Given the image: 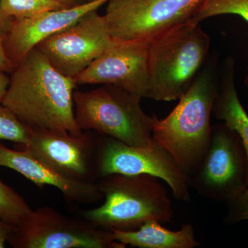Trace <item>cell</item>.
<instances>
[{
    "mask_svg": "<svg viewBox=\"0 0 248 248\" xmlns=\"http://www.w3.org/2000/svg\"><path fill=\"white\" fill-rule=\"evenodd\" d=\"M10 77L1 104L32 129L80 135L76 120L73 91L77 83L57 71L45 55L34 48Z\"/></svg>",
    "mask_w": 248,
    "mask_h": 248,
    "instance_id": "obj_1",
    "label": "cell"
},
{
    "mask_svg": "<svg viewBox=\"0 0 248 248\" xmlns=\"http://www.w3.org/2000/svg\"><path fill=\"white\" fill-rule=\"evenodd\" d=\"M217 89L215 62L207 61L174 110L163 120L154 115L153 138L189 176L198 169L210 146Z\"/></svg>",
    "mask_w": 248,
    "mask_h": 248,
    "instance_id": "obj_2",
    "label": "cell"
},
{
    "mask_svg": "<svg viewBox=\"0 0 248 248\" xmlns=\"http://www.w3.org/2000/svg\"><path fill=\"white\" fill-rule=\"evenodd\" d=\"M104 203L80 217L102 229L136 231L150 219L172 221L173 209L166 189L149 174H108L97 182Z\"/></svg>",
    "mask_w": 248,
    "mask_h": 248,
    "instance_id": "obj_3",
    "label": "cell"
},
{
    "mask_svg": "<svg viewBox=\"0 0 248 248\" xmlns=\"http://www.w3.org/2000/svg\"><path fill=\"white\" fill-rule=\"evenodd\" d=\"M210 40L200 24L187 22L149 42L147 97L156 101L179 99L205 66Z\"/></svg>",
    "mask_w": 248,
    "mask_h": 248,
    "instance_id": "obj_4",
    "label": "cell"
},
{
    "mask_svg": "<svg viewBox=\"0 0 248 248\" xmlns=\"http://www.w3.org/2000/svg\"><path fill=\"white\" fill-rule=\"evenodd\" d=\"M141 99L112 85L77 91L73 93L77 124L82 131L93 130L130 146H148L155 117L145 113Z\"/></svg>",
    "mask_w": 248,
    "mask_h": 248,
    "instance_id": "obj_5",
    "label": "cell"
},
{
    "mask_svg": "<svg viewBox=\"0 0 248 248\" xmlns=\"http://www.w3.org/2000/svg\"><path fill=\"white\" fill-rule=\"evenodd\" d=\"M8 244L14 248H126L116 241L112 231L48 206L31 210L13 228Z\"/></svg>",
    "mask_w": 248,
    "mask_h": 248,
    "instance_id": "obj_6",
    "label": "cell"
},
{
    "mask_svg": "<svg viewBox=\"0 0 248 248\" xmlns=\"http://www.w3.org/2000/svg\"><path fill=\"white\" fill-rule=\"evenodd\" d=\"M190 188L205 198L227 203L248 187V161L239 135L224 122L212 125L210 146L190 175Z\"/></svg>",
    "mask_w": 248,
    "mask_h": 248,
    "instance_id": "obj_7",
    "label": "cell"
},
{
    "mask_svg": "<svg viewBox=\"0 0 248 248\" xmlns=\"http://www.w3.org/2000/svg\"><path fill=\"white\" fill-rule=\"evenodd\" d=\"M206 0H108L104 17L109 33L120 41L151 42L191 22Z\"/></svg>",
    "mask_w": 248,
    "mask_h": 248,
    "instance_id": "obj_8",
    "label": "cell"
},
{
    "mask_svg": "<svg viewBox=\"0 0 248 248\" xmlns=\"http://www.w3.org/2000/svg\"><path fill=\"white\" fill-rule=\"evenodd\" d=\"M98 173L149 174L164 181L174 198L190 200V176L153 138L148 146H133L99 134Z\"/></svg>",
    "mask_w": 248,
    "mask_h": 248,
    "instance_id": "obj_9",
    "label": "cell"
},
{
    "mask_svg": "<svg viewBox=\"0 0 248 248\" xmlns=\"http://www.w3.org/2000/svg\"><path fill=\"white\" fill-rule=\"evenodd\" d=\"M104 16L93 10L35 47L58 72L76 78L113 43Z\"/></svg>",
    "mask_w": 248,
    "mask_h": 248,
    "instance_id": "obj_10",
    "label": "cell"
},
{
    "mask_svg": "<svg viewBox=\"0 0 248 248\" xmlns=\"http://www.w3.org/2000/svg\"><path fill=\"white\" fill-rule=\"evenodd\" d=\"M99 134L84 130L80 135L32 129L24 148L67 178L97 183Z\"/></svg>",
    "mask_w": 248,
    "mask_h": 248,
    "instance_id": "obj_11",
    "label": "cell"
},
{
    "mask_svg": "<svg viewBox=\"0 0 248 248\" xmlns=\"http://www.w3.org/2000/svg\"><path fill=\"white\" fill-rule=\"evenodd\" d=\"M148 42L120 41L75 78L78 85H112L142 98L148 91Z\"/></svg>",
    "mask_w": 248,
    "mask_h": 248,
    "instance_id": "obj_12",
    "label": "cell"
},
{
    "mask_svg": "<svg viewBox=\"0 0 248 248\" xmlns=\"http://www.w3.org/2000/svg\"><path fill=\"white\" fill-rule=\"evenodd\" d=\"M108 0H91L60 10L46 11L25 19H14L5 35L4 48L8 58L17 66L32 49L42 41L63 30Z\"/></svg>",
    "mask_w": 248,
    "mask_h": 248,
    "instance_id": "obj_13",
    "label": "cell"
},
{
    "mask_svg": "<svg viewBox=\"0 0 248 248\" xmlns=\"http://www.w3.org/2000/svg\"><path fill=\"white\" fill-rule=\"evenodd\" d=\"M1 166L17 171L38 187H56L69 203L91 204L104 199L97 183L78 182L64 177L25 148L16 151L0 142Z\"/></svg>",
    "mask_w": 248,
    "mask_h": 248,
    "instance_id": "obj_14",
    "label": "cell"
},
{
    "mask_svg": "<svg viewBox=\"0 0 248 248\" xmlns=\"http://www.w3.org/2000/svg\"><path fill=\"white\" fill-rule=\"evenodd\" d=\"M116 241L139 248H195L200 246L195 230L190 223H184L181 230L172 231L161 226V222L148 220L136 231L112 230Z\"/></svg>",
    "mask_w": 248,
    "mask_h": 248,
    "instance_id": "obj_15",
    "label": "cell"
},
{
    "mask_svg": "<svg viewBox=\"0 0 248 248\" xmlns=\"http://www.w3.org/2000/svg\"><path fill=\"white\" fill-rule=\"evenodd\" d=\"M234 62L225 63L221 79L218 84L213 113L238 133L246 149L248 161V115L240 102L234 84Z\"/></svg>",
    "mask_w": 248,
    "mask_h": 248,
    "instance_id": "obj_16",
    "label": "cell"
},
{
    "mask_svg": "<svg viewBox=\"0 0 248 248\" xmlns=\"http://www.w3.org/2000/svg\"><path fill=\"white\" fill-rule=\"evenodd\" d=\"M31 210L22 196L0 179V219L14 228Z\"/></svg>",
    "mask_w": 248,
    "mask_h": 248,
    "instance_id": "obj_17",
    "label": "cell"
},
{
    "mask_svg": "<svg viewBox=\"0 0 248 248\" xmlns=\"http://www.w3.org/2000/svg\"><path fill=\"white\" fill-rule=\"evenodd\" d=\"M3 12L14 19L34 17L46 11L68 8L51 0H0Z\"/></svg>",
    "mask_w": 248,
    "mask_h": 248,
    "instance_id": "obj_18",
    "label": "cell"
},
{
    "mask_svg": "<svg viewBox=\"0 0 248 248\" xmlns=\"http://www.w3.org/2000/svg\"><path fill=\"white\" fill-rule=\"evenodd\" d=\"M226 14L237 15L248 22V0H206L190 22L200 24L208 18Z\"/></svg>",
    "mask_w": 248,
    "mask_h": 248,
    "instance_id": "obj_19",
    "label": "cell"
},
{
    "mask_svg": "<svg viewBox=\"0 0 248 248\" xmlns=\"http://www.w3.org/2000/svg\"><path fill=\"white\" fill-rule=\"evenodd\" d=\"M32 128L23 124L17 116L0 103V140L27 146L30 141Z\"/></svg>",
    "mask_w": 248,
    "mask_h": 248,
    "instance_id": "obj_20",
    "label": "cell"
},
{
    "mask_svg": "<svg viewBox=\"0 0 248 248\" xmlns=\"http://www.w3.org/2000/svg\"><path fill=\"white\" fill-rule=\"evenodd\" d=\"M227 223L234 224L248 219V187L242 193L226 203Z\"/></svg>",
    "mask_w": 248,
    "mask_h": 248,
    "instance_id": "obj_21",
    "label": "cell"
},
{
    "mask_svg": "<svg viewBox=\"0 0 248 248\" xmlns=\"http://www.w3.org/2000/svg\"><path fill=\"white\" fill-rule=\"evenodd\" d=\"M4 39V34L0 32V71L11 74L16 69V66L8 58L6 51H5Z\"/></svg>",
    "mask_w": 248,
    "mask_h": 248,
    "instance_id": "obj_22",
    "label": "cell"
},
{
    "mask_svg": "<svg viewBox=\"0 0 248 248\" xmlns=\"http://www.w3.org/2000/svg\"><path fill=\"white\" fill-rule=\"evenodd\" d=\"M13 227L0 219V248H5L13 231Z\"/></svg>",
    "mask_w": 248,
    "mask_h": 248,
    "instance_id": "obj_23",
    "label": "cell"
},
{
    "mask_svg": "<svg viewBox=\"0 0 248 248\" xmlns=\"http://www.w3.org/2000/svg\"><path fill=\"white\" fill-rule=\"evenodd\" d=\"M14 20V18L9 17L3 12L1 7V2H0V32L4 34V35H6Z\"/></svg>",
    "mask_w": 248,
    "mask_h": 248,
    "instance_id": "obj_24",
    "label": "cell"
},
{
    "mask_svg": "<svg viewBox=\"0 0 248 248\" xmlns=\"http://www.w3.org/2000/svg\"><path fill=\"white\" fill-rule=\"evenodd\" d=\"M10 78L6 73L0 71V103L2 101L8 87H9Z\"/></svg>",
    "mask_w": 248,
    "mask_h": 248,
    "instance_id": "obj_25",
    "label": "cell"
},
{
    "mask_svg": "<svg viewBox=\"0 0 248 248\" xmlns=\"http://www.w3.org/2000/svg\"><path fill=\"white\" fill-rule=\"evenodd\" d=\"M51 1L64 5V6H67V7H73V6L79 4H78V0H51Z\"/></svg>",
    "mask_w": 248,
    "mask_h": 248,
    "instance_id": "obj_26",
    "label": "cell"
},
{
    "mask_svg": "<svg viewBox=\"0 0 248 248\" xmlns=\"http://www.w3.org/2000/svg\"><path fill=\"white\" fill-rule=\"evenodd\" d=\"M245 82H246V84L248 86V76L246 77V80H245Z\"/></svg>",
    "mask_w": 248,
    "mask_h": 248,
    "instance_id": "obj_27",
    "label": "cell"
},
{
    "mask_svg": "<svg viewBox=\"0 0 248 248\" xmlns=\"http://www.w3.org/2000/svg\"><path fill=\"white\" fill-rule=\"evenodd\" d=\"M91 1V0H88V1Z\"/></svg>",
    "mask_w": 248,
    "mask_h": 248,
    "instance_id": "obj_28",
    "label": "cell"
}]
</instances>
